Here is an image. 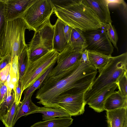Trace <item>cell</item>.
Wrapping results in <instances>:
<instances>
[{"label": "cell", "mask_w": 127, "mask_h": 127, "mask_svg": "<svg viewBox=\"0 0 127 127\" xmlns=\"http://www.w3.org/2000/svg\"><path fill=\"white\" fill-rule=\"evenodd\" d=\"M97 72L91 64L80 62L73 71L63 78L54 82L44 81L35 95L39 100L37 103L52 108L54 100L64 93H85L90 87Z\"/></svg>", "instance_id": "cell-1"}, {"label": "cell", "mask_w": 127, "mask_h": 127, "mask_svg": "<svg viewBox=\"0 0 127 127\" xmlns=\"http://www.w3.org/2000/svg\"><path fill=\"white\" fill-rule=\"evenodd\" d=\"M56 16L65 24L83 32L96 30L103 24L84 0H52Z\"/></svg>", "instance_id": "cell-2"}, {"label": "cell", "mask_w": 127, "mask_h": 127, "mask_svg": "<svg viewBox=\"0 0 127 127\" xmlns=\"http://www.w3.org/2000/svg\"><path fill=\"white\" fill-rule=\"evenodd\" d=\"M27 29L21 17L7 20L4 29L0 37V55L2 58L7 56L12 60L18 56L27 45L25 34Z\"/></svg>", "instance_id": "cell-3"}, {"label": "cell", "mask_w": 127, "mask_h": 127, "mask_svg": "<svg viewBox=\"0 0 127 127\" xmlns=\"http://www.w3.org/2000/svg\"><path fill=\"white\" fill-rule=\"evenodd\" d=\"M127 53L111 56L104 68L95 78L90 88L84 93L87 103L89 100L102 90L115 83L119 78L127 71Z\"/></svg>", "instance_id": "cell-4"}, {"label": "cell", "mask_w": 127, "mask_h": 127, "mask_svg": "<svg viewBox=\"0 0 127 127\" xmlns=\"http://www.w3.org/2000/svg\"><path fill=\"white\" fill-rule=\"evenodd\" d=\"M54 12L51 0H35L20 17L24 20L27 29L35 32L50 20Z\"/></svg>", "instance_id": "cell-5"}, {"label": "cell", "mask_w": 127, "mask_h": 127, "mask_svg": "<svg viewBox=\"0 0 127 127\" xmlns=\"http://www.w3.org/2000/svg\"><path fill=\"white\" fill-rule=\"evenodd\" d=\"M54 31V26L49 20L41 28L35 32L28 45L29 62L37 60L53 49Z\"/></svg>", "instance_id": "cell-6"}, {"label": "cell", "mask_w": 127, "mask_h": 127, "mask_svg": "<svg viewBox=\"0 0 127 127\" xmlns=\"http://www.w3.org/2000/svg\"><path fill=\"white\" fill-rule=\"evenodd\" d=\"M59 54L53 49L37 60L29 62L24 75L19 80L22 94L51 65L56 63Z\"/></svg>", "instance_id": "cell-7"}, {"label": "cell", "mask_w": 127, "mask_h": 127, "mask_svg": "<svg viewBox=\"0 0 127 127\" xmlns=\"http://www.w3.org/2000/svg\"><path fill=\"white\" fill-rule=\"evenodd\" d=\"M83 32L87 45L86 49L111 56L114 48L107 36L105 24L99 29Z\"/></svg>", "instance_id": "cell-8"}, {"label": "cell", "mask_w": 127, "mask_h": 127, "mask_svg": "<svg viewBox=\"0 0 127 127\" xmlns=\"http://www.w3.org/2000/svg\"><path fill=\"white\" fill-rule=\"evenodd\" d=\"M84 93L78 94L66 92L58 96L53 101L52 108H62L71 116L83 114L87 103L84 100Z\"/></svg>", "instance_id": "cell-9"}, {"label": "cell", "mask_w": 127, "mask_h": 127, "mask_svg": "<svg viewBox=\"0 0 127 127\" xmlns=\"http://www.w3.org/2000/svg\"><path fill=\"white\" fill-rule=\"evenodd\" d=\"M83 51L75 49L69 45L59 53L56 62L57 65L52 68L47 77L57 76L72 68L80 61Z\"/></svg>", "instance_id": "cell-10"}, {"label": "cell", "mask_w": 127, "mask_h": 127, "mask_svg": "<svg viewBox=\"0 0 127 127\" xmlns=\"http://www.w3.org/2000/svg\"><path fill=\"white\" fill-rule=\"evenodd\" d=\"M35 0H4L7 20L20 17Z\"/></svg>", "instance_id": "cell-11"}, {"label": "cell", "mask_w": 127, "mask_h": 127, "mask_svg": "<svg viewBox=\"0 0 127 127\" xmlns=\"http://www.w3.org/2000/svg\"><path fill=\"white\" fill-rule=\"evenodd\" d=\"M103 24L112 23L107 0H84Z\"/></svg>", "instance_id": "cell-12"}, {"label": "cell", "mask_w": 127, "mask_h": 127, "mask_svg": "<svg viewBox=\"0 0 127 127\" xmlns=\"http://www.w3.org/2000/svg\"><path fill=\"white\" fill-rule=\"evenodd\" d=\"M117 87L114 83L102 90L91 98L87 103L89 107L95 111L100 113L104 110V102L108 97L115 91Z\"/></svg>", "instance_id": "cell-13"}, {"label": "cell", "mask_w": 127, "mask_h": 127, "mask_svg": "<svg viewBox=\"0 0 127 127\" xmlns=\"http://www.w3.org/2000/svg\"><path fill=\"white\" fill-rule=\"evenodd\" d=\"M65 24L59 19L55 24L53 41V49L60 53L69 44L66 39L64 32Z\"/></svg>", "instance_id": "cell-14"}, {"label": "cell", "mask_w": 127, "mask_h": 127, "mask_svg": "<svg viewBox=\"0 0 127 127\" xmlns=\"http://www.w3.org/2000/svg\"><path fill=\"white\" fill-rule=\"evenodd\" d=\"M108 127H124L127 121V108L106 111Z\"/></svg>", "instance_id": "cell-15"}, {"label": "cell", "mask_w": 127, "mask_h": 127, "mask_svg": "<svg viewBox=\"0 0 127 127\" xmlns=\"http://www.w3.org/2000/svg\"><path fill=\"white\" fill-rule=\"evenodd\" d=\"M123 108H127V96L122 95L119 91H114L104 102V108L106 111Z\"/></svg>", "instance_id": "cell-16"}, {"label": "cell", "mask_w": 127, "mask_h": 127, "mask_svg": "<svg viewBox=\"0 0 127 127\" xmlns=\"http://www.w3.org/2000/svg\"><path fill=\"white\" fill-rule=\"evenodd\" d=\"M32 96L30 95L26 98L23 99L20 102L14 118V126L18 120L22 117L36 113L39 111L40 107L36 105L32 102L31 99Z\"/></svg>", "instance_id": "cell-17"}, {"label": "cell", "mask_w": 127, "mask_h": 127, "mask_svg": "<svg viewBox=\"0 0 127 127\" xmlns=\"http://www.w3.org/2000/svg\"><path fill=\"white\" fill-rule=\"evenodd\" d=\"M71 116L57 118L40 121L35 123L30 127H68L72 123Z\"/></svg>", "instance_id": "cell-18"}, {"label": "cell", "mask_w": 127, "mask_h": 127, "mask_svg": "<svg viewBox=\"0 0 127 127\" xmlns=\"http://www.w3.org/2000/svg\"><path fill=\"white\" fill-rule=\"evenodd\" d=\"M88 56L91 64L98 70L99 73L106 66L111 56L89 51H88Z\"/></svg>", "instance_id": "cell-19"}, {"label": "cell", "mask_w": 127, "mask_h": 127, "mask_svg": "<svg viewBox=\"0 0 127 127\" xmlns=\"http://www.w3.org/2000/svg\"><path fill=\"white\" fill-rule=\"evenodd\" d=\"M69 44L75 49L82 51L86 49L87 45L83 32L78 29L72 28Z\"/></svg>", "instance_id": "cell-20"}, {"label": "cell", "mask_w": 127, "mask_h": 127, "mask_svg": "<svg viewBox=\"0 0 127 127\" xmlns=\"http://www.w3.org/2000/svg\"><path fill=\"white\" fill-rule=\"evenodd\" d=\"M36 113L42 114V120H47L53 119L56 117H61L71 116L65 110L62 108H56L47 107H40Z\"/></svg>", "instance_id": "cell-21"}, {"label": "cell", "mask_w": 127, "mask_h": 127, "mask_svg": "<svg viewBox=\"0 0 127 127\" xmlns=\"http://www.w3.org/2000/svg\"><path fill=\"white\" fill-rule=\"evenodd\" d=\"M55 64L54 63L51 65L32 84L24 91V97L23 99L26 98L30 96H32L35 91L39 89L48 77Z\"/></svg>", "instance_id": "cell-22"}, {"label": "cell", "mask_w": 127, "mask_h": 127, "mask_svg": "<svg viewBox=\"0 0 127 127\" xmlns=\"http://www.w3.org/2000/svg\"><path fill=\"white\" fill-rule=\"evenodd\" d=\"M15 94L14 91H7V95L5 99L0 105V120L1 121L9 111L15 101Z\"/></svg>", "instance_id": "cell-23"}, {"label": "cell", "mask_w": 127, "mask_h": 127, "mask_svg": "<svg viewBox=\"0 0 127 127\" xmlns=\"http://www.w3.org/2000/svg\"><path fill=\"white\" fill-rule=\"evenodd\" d=\"M28 48L27 44L18 57L19 80L24 75L29 63Z\"/></svg>", "instance_id": "cell-24"}, {"label": "cell", "mask_w": 127, "mask_h": 127, "mask_svg": "<svg viewBox=\"0 0 127 127\" xmlns=\"http://www.w3.org/2000/svg\"><path fill=\"white\" fill-rule=\"evenodd\" d=\"M19 105L16 104L15 101L7 114L2 118L1 121L5 127H13L14 118Z\"/></svg>", "instance_id": "cell-25"}, {"label": "cell", "mask_w": 127, "mask_h": 127, "mask_svg": "<svg viewBox=\"0 0 127 127\" xmlns=\"http://www.w3.org/2000/svg\"><path fill=\"white\" fill-rule=\"evenodd\" d=\"M105 26L107 34L109 40L118 51L117 46L118 37L115 29L111 23L105 24Z\"/></svg>", "instance_id": "cell-26"}, {"label": "cell", "mask_w": 127, "mask_h": 127, "mask_svg": "<svg viewBox=\"0 0 127 127\" xmlns=\"http://www.w3.org/2000/svg\"><path fill=\"white\" fill-rule=\"evenodd\" d=\"M116 83L121 94L127 96V71H125L119 78Z\"/></svg>", "instance_id": "cell-27"}, {"label": "cell", "mask_w": 127, "mask_h": 127, "mask_svg": "<svg viewBox=\"0 0 127 127\" xmlns=\"http://www.w3.org/2000/svg\"><path fill=\"white\" fill-rule=\"evenodd\" d=\"M6 21L4 0H0V37L4 29Z\"/></svg>", "instance_id": "cell-28"}, {"label": "cell", "mask_w": 127, "mask_h": 127, "mask_svg": "<svg viewBox=\"0 0 127 127\" xmlns=\"http://www.w3.org/2000/svg\"><path fill=\"white\" fill-rule=\"evenodd\" d=\"M10 73L17 77L19 80V76L18 62V56H15L11 60L10 64Z\"/></svg>", "instance_id": "cell-29"}, {"label": "cell", "mask_w": 127, "mask_h": 127, "mask_svg": "<svg viewBox=\"0 0 127 127\" xmlns=\"http://www.w3.org/2000/svg\"><path fill=\"white\" fill-rule=\"evenodd\" d=\"M7 89L5 84L0 80V105L7 95Z\"/></svg>", "instance_id": "cell-30"}, {"label": "cell", "mask_w": 127, "mask_h": 127, "mask_svg": "<svg viewBox=\"0 0 127 127\" xmlns=\"http://www.w3.org/2000/svg\"><path fill=\"white\" fill-rule=\"evenodd\" d=\"M11 63L0 71V80L5 83L7 75L10 71Z\"/></svg>", "instance_id": "cell-31"}, {"label": "cell", "mask_w": 127, "mask_h": 127, "mask_svg": "<svg viewBox=\"0 0 127 127\" xmlns=\"http://www.w3.org/2000/svg\"><path fill=\"white\" fill-rule=\"evenodd\" d=\"M22 93L20 84L19 81L18 85L16 88V92L15 94V100L16 104L18 105L20 102V100Z\"/></svg>", "instance_id": "cell-32"}, {"label": "cell", "mask_w": 127, "mask_h": 127, "mask_svg": "<svg viewBox=\"0 0 127 127\" xmlns=\"http://www.w3.org/2000/svg\"><path fill=\"white\" fill-rule=\"evenodd\" d=\"M72 28L69 25L65 24L64 28V33L68 43L70 42Z\"/></svg>", "instance_id": "cell-33"}, {"label": "cell", "mask_w": 127, "mask_h": 127, "mask_svg": "<svg viewBox=\"0 0 127 127\" xmlns=\"http://www.w3.org/2000/svg\"><path fill=\"white\" fill-rule=\"evenodd\" d=\"M88 51L86 49H85L82 52L80 61L81 62L91 64L88 59Z\"/></svg>", "instance_id": "cell-34"}, {"label": "cell", "mask_w": 127, "mask_h": 127, "mask_svg": "<svg viewBox=\"0 0 127 127\" xmlns=\"http://www.w3.org/2000/svg\"><path fill=\"white\" fill-rule=\"evenodd\" d=\"M2 58V61L0 64V71L6 67L8 64L11 63L12 60L10 56H7Z\"/></svg>", "instance_id": "cell-35"}, {"label": "cell", "mask_w": 127, "mask_h": 127, "mask_svg": "<svg viewBox=\"0 0 127 127\" xmlns=\"http://www.w3.org/2000/svg\"><path fill=\"white\" fill-rule=\"evenodd\" d=\"M2 58L1 57V56L0 55V64H1L2 61Z\"/></svg>", "instance_id": "cell-36"}, {"label": "cell", "mask_w": 127, "mask_h": 127, "mask_svg": "<svg viewBox=\"0 0 127 127\" xmlns=\"http://www.w3.org/2000/svg\"><path fill=\"white\" fill-rule=\"evenodd\" d=\"M124 127H127V121L126 122Z\"/></svg>", "instance_id": "cell-37"}]
</instances>
